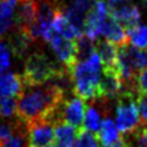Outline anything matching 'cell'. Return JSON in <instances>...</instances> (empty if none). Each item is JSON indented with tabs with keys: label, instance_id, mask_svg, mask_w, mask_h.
<instances>
[{
	"label": "cell",
	"instance_id": "d6a6232c",
	"mask_svg": "<svg viewBox=\"0 0 147 147\" xmlns=\"http://www.w3.org/2000/svg\"><path fill=\"white\" fill-rule=\"evenodd\" d=\"M49 147H54V146H49Z\"/></svg>",
	"mask_w": 147,
	"mask_h": 147
},
{
	"label": "cell",
	"instance_id": "277c9868",
	"mask_svg": "<svg viewBox=\"0 0 147 147\" xmlns=\"http://www.w3.org/2000/svg\"><path fill=\"white\" fill-rule=\"evenodd\" d=\"M115 125L124 136L133 134L142 125L138 105V96L130 92H122L117 98Z\"/></svg>",
	"mask_w": 147,
	"mask_h": 147
},
{
	"label": "cell",
	"instance_id": "8fae6325",
	"mask_svg": "<svg viewBox=\"0 0 147 147\" xmlns=\"http://www.w3.org/2000/svg\"><path fill=\"white\" fill-rule=\"evenodd\" d=\"M122 82L119 78L118 69L113 68H102L101 80H100V95L102 100L118 98L122 94Z\"/></svg>",
	"mask_w": 147,
	"mask_h": 147
},
{
	"label": "cell",
	"instance_id": "e0dca14e",
	"mask_svg": "<svg viewBox=\"0 0 147 147\" xmlns=\"http://www.w3.org/2000/svg\"><path fill=\"white\" fill-rule=\"evenodd\" d=\"M79 129L65 122L55 125V145L56 147H74V142Z\"/></svg>",
	"mask_w": 147,
	"mask_h": 147
},
{
	"label": "cell",
	"instance_id": "d6986e66",
	"mask_svg": "<svg viewBox=\"0 0 147 147\" xmlns=\"http://www.w3.org/2000/svg\"><path fill=\"white\" fill-rule=\"evenodd\" d=\"M52 30H54L56 34H59L66 39H69V40H76L83 35L80 32H78L69 23V21L66 18L65 13H63V9H62L60 12H57V15L55 16L54 22H52Z\"/></svg>",
	"mask_w": 147,
	"mask_h": 147
},
{
	"label": "cell",
	"instance_id": "cb8c5ba5",
	"mask_svg": "<svg viewBox=\"0 0 147 147\" xmlns=\"http://www.w3.org/2000/svg\"><path fill=\"white\" fill-rule=\"evenodd\" d=\"M17 115V98L3 97L0 98V118L11 120Z\"/></svg>",
	"mask_w": 147,
	"mask_h": 147
},
{
	"label": "cell",
	"instance_id": "5b68a950",
	"mask_svg": "<svg viewBox=\"0 0 147 147\" xmlns=\"http://www.w3.org/2000/svg\"><path fill=\"white\" fill-rule=\"evenodd\" d=\"M108 15L109 11L107 3L103 0H96L85 18V23H84L85 36H88L92 41H96L98 36L101 35L102 24Z\"/></svg>",
	"mask_w": 147,
	"mask_h": 147
},
{
	"label": "cell",
	"instance_id": "603a6c76",
	"mask_svg": "<svg viewBox=\"0 0 147 147\" xmlns=\"http://www.w3.org/2000/svg\"><path fill=\"white\" fill-rule=\"evenodd\" d=\"M74 43L77 51V62L86 60L95 52V41L90 40L88 36L82 35L80 38L74 40Z\"/></svg>",
	"mask_w": 147,
	"mask_h": 147
},
{
	"label": "cell",
	"instance_id": "44dd1931",
	"mask_svg": "<svg viewBox=\"0 0 147 147\" xmlns=\"http://www.w3.org/2000/svg\"><path fill=\"white\" fill-rule=\"evenodd\" d=\"M0 147H29L28 135H27V124L17 118L13 133L10 135L9 139H6L0 145Z\"/></svg>",
	"mask_w": 147,
	"mask_h": 147
},
{
	"label": "cell",
	"instance_id": "9a60e30c",
	"mask_svg": "<svg viewBox=\"0 0 147 147\" xmlns=\"http://www.w3.org/2000/svg\"><path fill=\"white\" fill-rule=\"evenodd\" d=\"M95 51L100 56L102 62V68H117V57H118V48L115 45L111 44L107 40H100L95 41Z\"/></svg>",
	"mask_w": 147,
	"mask_h": 147
},
{
	"label": "cell",
	"instance_id": "ffe728a7",
	"mask_svg": "<svg viewBox=\"0 0 147 147\" xmlns=\"http://www.w3.org/2000/svg\"><path fill=\"white\" fill-rule=\"evenodd\" d=\"M18 0H0V38L13 28V15Z\"/></svg>",
	"mask_w": 147,
	"mask_h": 147
},
{
	"label": "cell",
	"instance_id": "83f0119b",
	"mask_svg": "<svg viewBox=\"0 0 147 147\" xmlns=\"http://www.w3.org/2000/svg\"><path fill=\"white\" fill-rule=\"evenodd\" d=\"M16 122H17V119L16 120H4L0 118V145H1L3 142L6 139L10 138V135H11L13 133V130H15V127H16Z\"/></svg>",
	"mask_w": 147,
	"mask_h": 147
},
{
	"label": "cell",
	"instance_id": "3957f363",
	"mask_svg": "<svg viewBox=\"0 0 147 147\" xmlns=\"http://www.w3.org/2000/svg\"><path fill=\"white\" fill-rule=\"evenodd\" d=\"M66 69H68L67 67L52 62L41 52H33L26 60L22 78L24 85H40L51 82Z\"/></svg>",
	"mask_w": 147,
	"mask_h": 147
},
{
	"label": "cell",
	"instance_id": "52a82bcc",
	"mask_svg": "<svg viewBox=\"0 0 147 147\" xmlns=\"http://www.w3.org/2000/svg\"><path fill=\"white\" fill-rule=\"evenodd\" d=\"M29 147H49L55 141V124L49 120H38L27 124Z\"/></svg>",
	"mask_w": 147,
	"mask_h": 147
},
{
	"label": "cell",
	"instance_id": "8992f818",
	"mask_svg": "<svg viewBox=\"0 0 147 147\" xmlns=\"http://www.w3.org/2000/svg\"><path fill=\"white\" fill-rule=\"evenodd\" d=\"M46 43H49L51 50L55 52L62 66L71 68L77 62V51H76V43L74 40L66 39L63 36L56 34L54 30L49 35Z\"/></svg>",
	"mask_w": 147,
	"mask_h": 147
},
{
	"label": "cell",
	"instance_id": "4fadbf2b",
	"mask_svg": "<svg viewBox=\"0 0 147 147\" xmlns=\"http://www.w3.org/2000/svg\"><path fill=\"white\" fill-rule=\"evenodd\" d=\"M24 88L22 76L15 73H1L0 74V98L20 96Z\"/></svg>",
	"mask_w": 147,
	"mask_h": 147
},
{
	"label": "cell",
	"instance_id": "5bb4252c",
	"mask_svg": "<svg viewBox=\"0 0 147 147\" xmlns=\"http://www.w3.org/2000/svg\"><path fill=\"white\" fill-rule=\"evenodd\" d=\"M34 41L35 40L30 36V34L23 29L12 28V32L9 36V46L13 55L17 57H22L27 54Z\"/></svg>",
	"mask_w": 147,
	"mask_h": 147
},
{
	"label": "cell",
	"instance_id": "30bf717a",
	"mask_svg": "<svg viewBox=\"0 0 147 147\" xmlns=\"http://www.w3.org/2000/svg\"><path fill=\"white\" fill-rule=\"evenodd\" d=\"M36 18V0H18L13 15V28L28 32Z\"/></svg>",
	"mask_w": 147,
	"mask_h": 147
},
{
	"label": "cell",
	"instance_id": "6da1fadb",
	"mask_svg": "<svg viewBox=\"0 0 147 147\" xmlns=\"http://www.w3.org/2000/svg\"><path fill=\"white\" fill-rule=\"evenodd\" d=\"M66 94L54 83L40 85H24L17 98V118L26 124L49 120L52 124L61 123V106Z\"/></svg>",
	"mask_w": 147,
	"mask_h": 147
},
{
	"label": "cell",
	"instance_id": "ac0fdd59",
	"mask_svg": "<svg viewBox=\"0 0 147 147\" xmlns=\"http://www.w3.org/2000/svg\"><path fill=\"white\" fill-rule=\"evenodd\" d=\"M98 106H100L98 100L89 102V106L85 111V115H84V122H83L84 129L90 131L92 134L98 133L103 119H105V118H102V112Z\"/></svg>",
	"mask_w": 147,
	"mask_h": 147
},
{
	"label": "cell",
	"instance_id": "7402d4cb",
	"mask_svg": "<svg viewBox=\"0 0 147 147\" xmlns=\"http://www.w3.org/2000/svg\"><path fill=\"white\" fill-rule=\"evenodd\" d=\"M128 41L136 49H147V26L138 24L135 27L127 29Z\"/></svg>",
	"mask_w": 147,
	"mask_h": 147
},
{
	"label": "cell",
	"instance_id": "1f68e13d",
	"mask_svg": "<svg viewBox=\"0 0 147 147\" xmlns=\"http://www.w3.org/2000/svg\"><path fill=\"white\" fill-rule=\"evenodd\" d=\"M141 1H142V4H144V6L147 9V0H141Z\"/></svg>",
	"mask_w": 147,
	"mask_h": 147
},
{
	"label": "cell",
	"instance_id": "7c38bea8",
	"mask_svg": "<svg viewBox=\"0 0 147 147\" xmlns=\"http://www.w3.org/2000/svg\"><path fill=\"white\" fill-rule=\"evenodd\" d=\"M101 35L105 36V39L109 41L111 44L115 45L117 48L129 43L127 30L111 15H108L106 20H105V22L102 24V29H101Z\"/></svg>",
	"mask_w": 147,
	"mask_h": 147
},
{
	"label": "cell",
	"instance_id": "4dcf8cb0",
	"mask_svg": "<svg viewBox=\"0 0 147 147\" xmlns=\"http://www.w3.org/2000/svg\"><path fill=\"white\" fill-rule=\"evenodd\" d=\"M125 1H128V0H107V5H108V7H114V6H117V5L123 4Z\"/></svg>",
	"mask_w": 147,
	"mask_h": 147
},
{
	"label": "cell",
	"instance_id": "2e32d148",
	"mask_svg": "<svg viewBox=\"0 0 147 147\" xmlns=\"http://www.w3.org/2000/svg\"><path fill=\"white\" fill-rule=\"evenodd\" d=\"M97 139L101 147H112L122 140L117 125L108 115L103 119L100 131L97 133Z\"/></svg>",
	"mask_w": 147,
	"mask_h": 147
},
{
	"label": "cell",
	"instance_id": "ba28073f",
	"mask_svg": "<svg viewBox=\"0 0 147 147\" xmlns=\"http://www.w3.org/2000/svg\"><path fill=\"white\" fill-rule=\"evenodd\" d=\"M85 115L84 100L73 94V96L66 98L61 106V120L77 129H82Z\"/></svg>",
	"mask_w": 147,
	"mask_h": 147
},
{
	"label": "cell",
	"instance_id": "9c48e42d",
	"mask_svg": "<svg viewBox=\"0 0 147 147\" xmlns=\"http://www.w3.org/2000/svg\"><path fill=\"white\" fill-rule=\"evenodd\" d=\"M108 11L114 20H117L127 29H130L140 24L141 11L133 3V0H128V1L119 4L114 7H108Z\"/></svg>",
	"mask_w": 147,
	"mask_h": 147
},
{
	"label": "cell",
	"instance_id": "d4e9b609",
	"mask_svg": "<svg viewBox=\"0 0 147 147\" xmlns=\"http://www.w3.org/2000/svg\"><path fill=\"white\" fill-rule=\"evenodd\" d=\"M128 147H147V124H144L133 134L124 138Z\"/></svg>",
	"mask_w": 147,
	"mask_h": 147
},
{
	"label": "cell",
	"instance_id": "f546056e",
	"mask_svg": "<svg viewBox=\"0 0 147 147\" xmlns=\"http://www.w3.org/2000/svg\"><path fill=\"white\" fill-rule=\"evenodd\" d=\"M138 105H139L141 120H142L144 124H147V95H139Z\"/></svg>",
	"mask_w": 147,
	"mask_h": 147
},
{
	"label": "cell",
	"instance_id": "f1b7e54d",
	"mask_svg": "<svg viewBox=\"0 0 147 147\" xmlns=\"http://www.w3.org/2000/svg\"><path fill=\"white\" fill-rule=\"evenodd\" d=\"M136 88L139 95H147V68L139 73L136 78Z\"/></svg>",
	"mask_w": 147,
	"mask_h": 147
},
{
	"label": "cell",
	"instance_id": "484cf974",
	"mask_svg": "<svg viewBox=\"0 0 147 147\" xmlns=\"http://www.w3.org/2000/svg\"><path fill=\"white\" fill-rule=\"evenodd\" d=\"M74 147H101L100 141L95 134L85 129H79L74 142Z\"/></svg>",
	"mask_w": 147,
	"mask_h": 147
},
{
	"label": "cell",
	"instance_id": "4316f807",
	"mask_svg": "<svg viewBox=\"0 0 147 147\" xmlns=\"http://www.w3.org/2000/svg\"><path fill=\"white\" fill-rule=\"evenodd\" d=\"M11 49L9 44L4 40H0V74L5 73L11 66Z\"/></svg>",
	"mask_w": 147,
	"mask_h": 147
},
{
	"label": "cell",
	"instance_id": "7a4b0ae2",
	"mask_svg": "<svg viewBox=\"0 0 147 147\" xmlns=\"http://www.w3.org/2000/svg\"><path fill=\"white\" fill-rule=\"evenodd\" d=\"M69 69L73 85V94L84 101L92 102L101 98L100 80L102 74V62L97 52L84 61H78Z\"/></svg>",
	"mask_w": 147,
	"mask_h": 147
}]
</instances>
